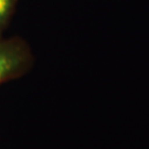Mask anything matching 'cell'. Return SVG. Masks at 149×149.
<instances>
[{"mask_svg":"<svg viewBox=\"0 0 149 149\" xmlns=\"http://www.w3.org/2000/svg\"><path fill=\"white\" fill-rule=\"evenodd\" d=\"M33 63L31 47L26 40L20 37L0 38V85L27 74Z\"/></svg>","mask_w":149,"mask_h":149,"instance_id":"cell-1","label":"cell"},{"mask_svg":"<svg viewBox=\"0 0 149 149\" xmlns=\"http://www.w3.org/2000/svg\"><path fill=\"white\" fill-rule=\"evenodd\" d=\"M19 0H0V38L8 27Z\"/></svg>","mask_w":149,"mask_h":149,"instance_id":"cell-2","label":"cell"}]
</instances>
